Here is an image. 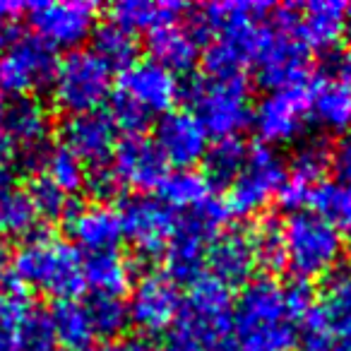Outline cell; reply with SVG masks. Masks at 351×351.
Returning <instances> with one entry per match:
<instances>
[{
  "label": "cell",
  "mask_w": 351,
  "mask_h": 351,
  "mask_svg": "<svg viewBox=\"0 0 351 351\" xmlns=\"http://www.w3.org/2000/svg\"><path fill=\"white\" fill-rule=\"evenodd\" d=\"M293 5L272 8V20L267 25L260 49L255 53L260 82L269 89L306 87L311 75V51L291 29Z\"/></svg>",
  "instance_id": "cell-8"
},
{
  "label": "cell",
  "mask_w": 351,
  "mask_h": 351,
  "mask_svg": "<svg viewBox=\"0 0 351 351\" xmlns=\"http://www.w3.org/2000/svg\"><path fill=\"white\" fill-rule=\"evenodd\" d=\"M58 58L49 44L36 36H22L8 53L0 56V89L17 97H34V92L51 87Z\"/></svg>",
  "instance_id": "cell-13"
},
{
  "label": "cell",
  "mask_w": 351,
  "mask_h": 351,
  "mask_svg": "<svg viewBox=\"0 0 351 351\" xmlns=\"http://www.w3.org/2000/svg\"><path fill=\"white\" fill-rule=\"evenodd\" d=\"M284 178H287V164L274 147L263 142L248 147L243 169L229 186V195L224 200L226 207L236 217L255 215L277 197Z\"/></svg>",
  "instance_id": "cell-10"
},
{
  "label": "cell",
  "mask_w": 351,
  "mask_h": 351,
  "mask_svg": "<svg viewBox=\"0 0 351 351\" xmlns=\"http://www.w3.org/2000/svg\"><path fill=\"white\" fill-rule=\"evenodd\" d=\"M12 282L56 301L75 298L84 289L80 248L56 234L27 236L12 255Z\"/></svg>",
  "instance_id": "cell-3"
},
{
  "label": "cell",
  "mask_w": 351,
  "mask_h": 351,
  "mask_svg": "<svg viewBox=\"0 0 351 351\" xmlns=\"http://www.w3.org/2000/svg\"><path fill=\"white\" fill-rule=\"evenodd\" d=\"M0 351H20V344H17V330L3 325V322H0Z\"/></svg>",
  "instance_id": "cell-46"
},
{
  "label": "cell",
  "mask_w": 351,
  "mask_h": 351,
  "mask_svg": "<svg viewBox=\"0 0 351 351\" xmlns=\"http://www.w3.org/2000/svg\"><path fill=\"white\" fill-rule=\"evenodd\" d=\"M207 267L210 277L221 282L224 287L245 284L253 279V272L258 267L253 253V241L250 231L243 229H226L212 239L207 248Z\"/></svg>",
  "instance_id": "cell-21"
},
{
  "label": "cell",
  "mask_w": 351,
  "mask_h": 351,
  "mask_svg": "<svg viewBox=\"0 0 351 351\" xmlns=\"http://www.w3.org/2000/svg\"><path fill=\"white\" fill-rule=\"evenodd\" d=\"M193 113L205 125L207 135L239 137L243 128L253 123V104H250V84L245 75L239 77H202L193 80L188 87Z\"/></svg>",
  "instance_id": "cell-7"
},
{
  "label": "cell",
  "mask_w": 351,
  "mask_h": 351,
  "mask_svg": "<svg viewBox=\"0 0 351 351\" xmlns=\"http://www.w3.org/2000/svg\"><path fill=\"white\" fill-rule=\"evenodd\" d=\"M337 68H339V80L351 87V39L346 41V46L341 49L339 60H337Z\"/></svg>",
  "instance_id": "cell-44"
},
{
  "label": "cell",
  "mask_w": 351,
  "mask_h": 351,
  "mask_svg": "<svg viewBox=\"0 0 351 351\" xmlns=\"http://www.w3.org/2000/svg\"><path fill=\"white\" fill-rule=\"evenodd\" d=\"M183 296L178 284L161 272H147L132 287L128 301V320L145 335H159L169 330L181 313Z\"/></svg>",
  "instance_id": "cell-14"
},
{
  "label": "cell",
  "mask_w": 351,
  "mask_h": 351,
  "mask_svg": "<svg viewBox=\"0 0 351 351\" xmlns=\"http://www.w3.org/2000/svg\"><path fill=\"white\" fill-rule=\"evenodd\" d=\"M36 39L51 49L75 51L97 29L99 8L89 0H49L27 8Z\"/></svg>",
  "instance_id": "cell-11"
},
{
  "label": "cell",
  "mask_w": 351,
  "mask_h": 351,
  "mask_svg": "<svg viewBox=\"0 0 351 351\" xmlns=\"http://www.w3.org/2000/svg\"><path fill=\"white\" fill-rule=\"evenodd\" d=\"M8 248H5V243L0 241V274H3V269H5V265H8Z\"/></svg>",
  "instance_id": "cell-48"
},
{
  "label": "cell",
  "mask_w": 351,
  "mask_h": 351,
  "mask_svg": "<svg viewBox=\"0 0 351 351\" xmlns=\"http://www.w3.org/2000/svg\"><path fill=\"white\" fill-rule=\"evenodd\" d=\"M188 8L173 0H121L111 8V22L125 27L128 32H154L164 25L181 20Z\"/></svg>",
  "instance_id": "cell-28"
},
{
  "label": "cell",
  "mask_w": 351,
  "mask_h": 351,
  "mask_svg": "<svg viewBox=\"0 0 351 351\" xmlns=\"http://www.w3.org/2000/svg\"><path fill=\"white\" fill-rule=\"evenodd\" d=\"M111 169L121 186L142 191V195L145 191H156L169 173L164 156L156 149L154 140L147 135H125L121 142H116Z\"/></svg>",
  "instance_id": "cell-17"
},
{
  "label": "cell",
  "mask_w": 351,
  "mask_h": 351,
  "mask_svg": "<svg viewBox=\"0 0 351 351\" xmlns=\"http://www.w3.org/2000/svg\"><path fill=\"white\" fill-rule=\"evenodd\" d=\"M17 344H20V351H60L49 313L34 308L27 315V320L17 327Z\"/></svg>",
  "instance_id": "cell-38"
},
{
  "label": "cell",
  "mask_w": 351,
  "mask_h": 351,
  "mask_svg": "<svg viewBox=\"0 0 351 351\" xmlns=\"http://www.w3.org/2000/svg\"><path fill=\"white\" fill-rule=\"evenodd\" d=\"M156 191H159L161 202H166L171 210L183 212L197 210L212 197V186L205 173L193 169H176L166 173Z\"/></svg>",
  "instance_id": "cell-29"
},
{
  "label": "cell",
  "mask_w": 351,
  "mask_h": 351,
  "mask_svg": "<svg viewBox=\"0 0 351 351\" xmlns=\"http://www.w3.org/2000/svg\"><path fill=\"white\" fill-rule=\"evenodd\" d=\"M94 53L104 60L111 70H125L137 60V36L128 32L125 27L116 25V22H106V25L94 29Z\"/></svg>",
  "instance_id": "cell-32"
},
{
  "label": "cell",
  "mask_w": 351,
  "mask_h": 351,
  "mask_svg": "<svg viewBox=\"0 0 351 351\" xmlns=\"http://www.w3.org/2000/svg\"><path fill=\"white\" fill-rule=\"evenodd\" d=\"M311 212L337 229H351V186L339 181H322L311 193Z\"/></svg>",
  "instance_id": "cell-33"
},
{
  "label": "cell",
  "mask_w": 351,
  "mask_h": 351,
  "mask_svg": "<svg viewBox=\"0 0 351 351\" xmlns=\"http://www.w3.org/2000/svg\"><path fill=\"white\" fill-rule=\"evenodd\" d=\"M332 166L337 171V181L351 186V137L341 140L337 149H332Z\"/></svg>",
  "instance_id": "cell-41"
},
{
  "label": "cell",
  "mask_w": 351,
  "mask_h": 351,
  "mask_svg": "<svg viewBox=\"0 0 351 351\" xmlns=\"http://www.w3.org/2000/svg\"><path fill=\"white\" fill-rule=\"evenodd\" d=\"M351 8L339 0H313L296 5L291 29L308 51H330L349 27Z\"/></svg>",
  "instance_id": "cell-20"
},
{
  "label": "cell",
  "mask_w": 351,
  "mask_h": 351,
  "mask_svg": "<svg viewBox=\"0 0 351 351\" xmlns=\"http://www.w3.org/2000/svg\"><path fill=\"white\" fill-rule=\"evenodd\" d=\"M346 253H349V263H351V243H349V250H346Z\"/></svg>",
  "instance_id": "cell-49"
},
{
  "label": "cell",
  "mask_w": 351,
  "mask_h": 351,
  "mask_svg": "<svg viewBox=\"0 0 351 351\" xmlns=\"http://www.w3.org/2000/svg\"><path fill=\"white\" fill-rule=\"evenodd\" d=\"M123 224V239L130 241L140 258L164 255L178 221V212L152 195H130L118 207Z\"/></svg>",
  "instance_id": "cell-12"
},
{
  "label": "cell",
  "mask_w": 351,
  "mask_h": 351,
  "mask_svg": "<svg viewBox=\"0 0 351 351\" xmlns=\"http://www.w3.org/2000/svg\"><path fill=\"white\" fill-rule=\"evenodd\" d=\"M248 156V147L241 137H219L205 152V178L210 186H226L234 183L241 173Z\"/></svg>",
  "instance_id": "cell-31"
},
{
  "label": "cell",
  "mask_w": 351,
  "mask_h": 351,
  "mask_svg": "<svg viewBox=\"0 0 351 351\" xmlns=\"http://www.w3.org/2000/svg\"><path fill=\"white\" fill-rule=\"evenodd\" d=\"M231 308V289L210 274H202L188 289L161 351H239Z\"/></svg>",
  "instance_id": "cell-2"
},
{
  "label": "cell",
  "mask_w": 351,
  "mask_h": 351,
  "mask_svg": "<svg viewBox=\"0 0 351 351\" xmlns=\"http://www.w3.org/2000/svg\"><path fill=\"white\" fill-rule=\"evenodd\" d=\"M8 106H10V97H8V94L0 89V125H3V121H5Z\"/></svg>",
  "instance_id": "cell-47"
},
{
  "label": "cell",
  "mask_w": 351,
  "mask_h": 351,
  "mask_svg": "<svg viewBox=\"0 0 351 351\" xmlns=\"http://www.w3.org/2000/svg\"><path fill=\"white\" fill-rule=\"evenodd\" d=\"M311 315L337 335L351 337V274H335L327 279Z\"/></svg>",
  "instance_id": "cell-30"
},
{
  "label": "cell",
  "mask_w": 351,
  "mask_h": 351,
  "mask_svg": "<svg viewBox=\"0 0 351 351\" xmlns=\"http://www.w3.org/2000/svg\"><path fill=\"white\" fill-rule=\"evenodd\" d=\"M87 315L92 320V327L97 337H106V339H118L121 332L125 330L128 320V308L121 298H108V296H89L84 301Z\"/></svg>",
  "instance_id": "cell-37"
},
{
  "label": "cell",
  "mask_w": 351,
  "mask_h": 351,
  "mask_svg": "<svg viewBox=\"0 0 351 351\" xmlns=\"http://www.w3.org/2000/svg\"><path fill=\"white\" fill-rule=\"evenodd\" d=\"M41 169H44L46 178H49L53 186H58L63 193H68V195L82 191L84 183H87V166H84L73 152L65 149L63 145L51 147Z\"/></svg>",
  "instance_id": "cell-35"
},
{
  "label": "cell",
  "mask_w": 351,
  "mask_h": 351,
  "mask_svg": "<svg viewBox=\"0 0 351 351\" xmlns=\"http://www.w3.org/2000/svg\"><path fill=\"white\" fill-rule=\"evenodd\" d=\"M22 39V27L17 20H0V56L8 53Z\"/></svg>",
  "instance_id": "cell-43"
},
{
  "label": "cell",
  "mask_w": 351,
  "mask_h": 351,
  "mask_svg": "<svg viewBox=\"0 0 351 351\" xmlns=\"http://www.w3.org/2000/svg\"><path fill=\"white\" fill-rule=\"evenodd\" d=\"M308 118V87L269 89L253 108V125L263 145H287L301 135Z\"/></svg>",
  "instance_id": "cell-15"
},
{
  "label": "cell",
  "mask_w": 351,
  "mask_h": 351,
  "mask_svg": "<svg viewBox=\"0 0 351 351\" xmlns=\"http://www.w3.org/2000/svg\"><path fill=\"white\" fill-rule=\"evenodd\" d=\"M34 308L36 306L27 296V289H22L17 282H8L5 287H0V322L3 325L17 330Z\"/></svg>",
  "instance_id": "cell-39"
},
{
  "label": "cell",
  "mask_w": 351,
  "mask_h": 351,
  "mask_svg": "<svg viewBox=\"0 0 351 351\" xmlns=\"http://www.w3.org/2000/svg\"><path fill=\"white\" fill-rule=\"evenodd\" d=\"M303 332V351H351V337L337 335L308 313Z\"/></svg>",
  "instance_id": "cell-40"
},
{
  "label": "cell",
  "mask_w": 351,
  "mask_h": 351,
  "mask_svg": "<svg viewBox=\"0 0 351 351\" xmlns=\"http://www.w3.org/2000/svg\"><path fill=\"white\" fill-rule=\"evenodd\" d=\"M49 320L60 351H97L99 337L87 315V308L77 298L56 301L49 311Z\"/></svg>",
  "instance_id": "cell-26"
},
{
  "label": "cell",
  "mask_w": 351,
  "mask_h": 351,
  "mask_svg": "<svg viewBox=\"0 0 351 351\" xmlns=\"http://www.w3.org/2000/svg\"><path fill=\"white\" fill-rule=\"evenodd\" d=\"M298 322L284 284L272 277L245 282L231 308L239 351H291L298 341Z\"/></svg>",
  "instance_id": "cell-1"
},
{
  "label": "cell",
  "mask_w": 351,
  "mask_h": 351,
  "mask_svg": "<svg viewBox=\"0 0 351 351\" xmlns=\"http://www.w3.org/2000/svg\"><path fill=\"white\" fill-rule=\"evenodd\" d=\"M116 130L111 116L104 111L75 113L60 125V145L73 152L84 166L97 169L111 161L116 149Z\"/></svg>",
  "instance_id": "cell-18"
},
{
  "label": "cell",
  "mask_w": 351,
  "mask_h": 351,
  "mask_svg": "<svg viewBox=\"0 0 351 351\" xmlns=\"http://www.w3.org/2000/svg\"><path fill=\"white\" fill-rule=\"evenodd\" d=\"M250 241H253V253L258 267L265 272H279L287 267V248H284V234H282V221L265 217L250 231Z\"/></svg>",
  "instance_id": "cell-34"
},
{
  "label": "cell",
  "mask_w": 351,
  "mask_h": 351,
  "mask_svg": "<svg viewBox=\"0 0 351 351\" xmlns=\"http://www.w3.org/2000/svg\"><path fill=\"white\" fill-rule=\"evenodd\" d=\"M154 145L166 164L176 169H193V164L205 159L210 135L191 108H171L156 123Z\"/></svg>",
  "instance_id": "cell-16"
},
{
  "label": "cell",
  "mask_w": 351,
  "mask_h": 351,
  "mask_svg": "<svg viewBox=\"0 0 351 351\" xmlns=\"http://www.w3.org/2000/svg\"><path fill=\"white\" fill-rule=\"evenodd\" d=\"M181 97V82L176 73L152 58L135 60L130 68L121 70L118 89L111 97L113 125L123 128L128 135H142L156 116L171 111L176 99Z\"/></svg>",
  "instance_id": "cell-4"
},
{
  "label": "cell",
  "mask_w": 351,
  "mask_h": 351,
  "mask_svg": "<svg viewBox=\"0 0 351 351\" xmlns=\"http://www.w3.org/2000/svg\"><path fill=\"white\" fill-rule=\"evenodd\" d=\"M147 49L154 63L164 65L171 73H183V70H191L200 58L202 36L193 29L188 20H178L149 32Z\"/></svg>",
  "instance_id": "cell-23"
},
{
  "label": "cell",
  "mask_w": 351,
  "mask_h": 351,
  "mask_svg": "<svg viewBox=\"0 0 351 351\" xmlns=\"http://www.w3.org/2000/svg\"><path fill=\"white\" fill-rule=\"evenodd\" d=\"M68 231L73 245L92 253H106L118 250L123 241L121 215L108 202H92V205L77 207L68 217Z\"/></svg>",
  "instance_id": "cell-22"
},
{
  "label": "cell",
  "mask_w": 351,
  "mask_h": 351,
  "mask_svg": "<svg viewBox=\"0 0 351 351\" xmlns=\"http://www.w3.org/2000/svg\"><path fill=\"white\" fill-rule=\"evenodd\" d=\"M29 5L17 3V0H0V20H17Z\"/></svg>",
  "instance_id": "cell-45"
},
{
  "label": "cell",
  "mask_w": 351,
  "mask_h": 351,
  "mask_svg": "<svg viewBox=\"0 0 351 351\" xmlns=\"http://www.w3.org/2000/svg\"><path fill=\"white\" fill-rule=\"evenodd\" d=\"M101 351H156L147 337H118L111 339Z\"/></svg>",
  "instance_id": "cell-42"
},
{
  "label": "cell",
  "mask_w": 351,
  "mask_h": 351,
  "mask_svg": "<svg viewBox=\"0 0 351 351\" xmlns=\"http://www.w3.org/2000/svg\"><path fill=\"white\" fill-rule=\"evenodd\" d=\"M82 277L92 296L121 298L132 284V263L118 250L92 253L82 260Z\"/></svg>",
  "instance_id": "cell-25"
},
{
  "label": "cell",
  "mask_w": 351,
  "mask_h": 351,
  "mask_svg": "<svg viewBox=\"0 0 351 351\" xmlns=\"http://www.w3.org/2000/svg\"><path fill=\"white\" fill-rule=\"evenodd\" d=\"M287 265L296 279L330 277L344 255V236L311 210H298L282 221Z\"/></svg>",
  "instance_id": "cell-6"
},
{
  "label": "cell",
  "mask_w": 351,
  "mask_h": 351,
  "mask_svg": "<svg viewBox=\"0 0 351 351\" xmlns=\"http://www.w3.org/2000/svg\"><path fill=\"white\" fill-rule=\"evenodd\" d=\"M332 166V149L325 137H308L296 147L291 161H289L287 178L277 193V200L287 210L298 212L308 200L322 176Z\"/></svg>",
  "instance_id": "cell-19"
},
{
  "label": "cell",
  "mask_w": 351,
  "mask_h": 351,
  "mask_svg": "<svg viewBox=\"0 0 351 351\" xmlns=\"http://www.w3.org/2000/svg\"><path fill=\"white\" fill-rule=\"evenodd\" d=\"M308 116L325 130L351 128V87L339 77H325L308 89Z\"/></svg>",
  "instance_id": "cell-24"
},
{
  "label": "cell",
  "mask_w": 351,
  "mask_h": 351,
  "mask_svg": "<svg viewBox=\"0 0 351 351\" xmlns=\"http://www.w3.org/2000/svg\"><path fill=\"white\" fill-rule=\"evenodd\" d=\"M229 217L226 202L215 195L197 210L178 215L173 236L164 250L166 277L176 284H193L200 279L202 267L207 265V248Z\"/></svg>",
  "instance_id": "cell-5"
},
{
  "label": "cell",
  "mask_w": 351,
  "mask_h": 351,
  "mask_svg": "<svg viewBox=\"0 0 351 351\" xmlns=\"http://www.w3.org/2000/svg\"><path fill=\"white\" fill-rule=\"evenodd\" d=\"M27 197H29L36 219H44V221L68 219L70 212L75 210L68 193H63L58 186H53L46 176H39V178H34L29 183Z\"/></svg>",
  "instance_id": "cell-36"
},
{
  "label": "cell",
  "mask_w": 351,
  "mask_h": 351,
  "mask_svg": "<svg viewBox=\"0 0 351 351\" xmlns=\"http://www.w3.org/2000/svg\"><path fill=\"white\" fill-rule=\"evenodd\" d=\"M36 215L27 191H22L12 173V164L0 159V239L3 236H32Z\"/></svg>",
  "instance_id": "cell-27"
},
{
  "label": "cell",
  "mask_w": 351,
  "mask_h": 351,
  "mask_svg": "<svg viewBox=\"0 0 351 351\" xmlns=\"http://www.w3.org/2000/svg\"><path fill=\"white\" fill-rule=\"evenodd\" d=\"M113 70L92 49L68 51L58 60L51 94L60 111L68 116L99 111L106 99H111Z\"/></svg>",
  "instance_id": "cell-9"
}]
</instances>
